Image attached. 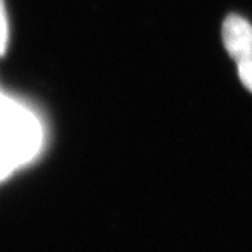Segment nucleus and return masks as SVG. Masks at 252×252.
Wrapping results in <instances>:
<instances>
[{"instance_id":"obj_1","label":"nucleus","mask_w":252,"mask_h":252,"mask_svg":"<svg viewBox=\"0 0 252 252\" xmlns=\"http://www.w3.org/2000/svg\"><path fill=\"white\" fill-rule=\"evenodd\" d=\"M41 143L43 129L37 116L0 93V179L33 159Z\"/></svg>"},{"instance_id":"obj_2","label":"nucleus","mask_w":252,"mask_h":252,"mask_svg":"<svg viewBox=\"0 0 252 252\" xmlns=\"http://www.w3.org/2000/svg\"><path fill=\"white\" fill-rule=\"evenodd\" d=\"M222 38L225 49L236 61L252 57V26L243 17H226L222 28Z\"/></svg>"},{"instance_id":"obj_3","label":"nucleus","mask_w":252,"mask_h":252,"mask_svg":"<svg viewBox=\"0 0 252 252\" xmlns=\"http://www.w3.org/2000/svg\"><path fill=\"white\" fill-rule=\"evenodd\" d=\"M237 68L242 84L252 93V57L237 61Z\"/></svg>"},{"instance_id":"obj_4","label":"nucleus","mask_w":252,"mask_h":252,"mask_svg":"<svg viewBox=\"0 0 252 252\" xmlns=\"http://www.w3.org/2000/svg\"><path fill=\"white\" fill-rule=\"evenodd\" d=\"M8 44V22H6V9L5 2L0 0V55H3Z\"/></svg>"}]
</instances>
